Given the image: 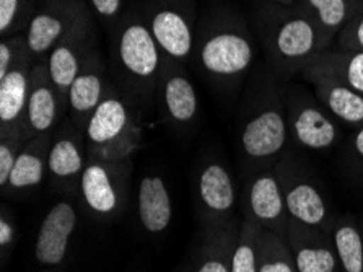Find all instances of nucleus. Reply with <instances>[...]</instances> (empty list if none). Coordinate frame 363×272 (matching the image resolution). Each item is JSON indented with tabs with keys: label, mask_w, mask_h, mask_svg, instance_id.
Wrapping results in <instances>:
<instances>
[{
	"label": "nucleus",
	"mask_w": 363,
	"mask_h": 272,
	"mask_svg": "<svg viewBox=\"0 0 363 272\" xmlns=\"http://www.w3.org/2000/svg\"><path fill=\"white\" fill-rule=\"evenodd\" d=\"M264 48L277 74H301L318 55L326 51L320 31L295 7L271 4L259 15Z\"/></svg>",
	"instance_id": "nucleus-1"
},
{
	"label": "nucleus",
	"mask_w": 363,
	"mask_h": 272,
	"mask_svg": "<svg viewBox=\"0 0 363 272\" xmlns=\"http://www.w3.org/2000/svg\"><path fill=\"white\" fill-rule=\"evenodd\" d=\"M290 132L282 93L276 87L257 97L240 127V152L251 171L274 168L282 158Z\"/></svg>",
	"instance_id": "nucleus-2"
},
{
	"label": "nucleus",
	"mask_w": 363,
	"mask_h": 272,
	"mask_svg": "<svg viewBox=\"0 0 363 272\" xmlns=\"http://www.w3.org/2000/svg\"><path fill=\"white\" fill-rule=\"evenodd\" d=\"M139 146L140 126L134 111L113 87H108L85 129L88 160L129 162Z\"/></svg>",
	"instance_id": "nucleus-3"
},
{
	"label": "nucleus",
	"mask_w": 363,
	"mask_h": 272,
	"mask_svg": "<svg viewBox=\"0 0 363 272\" xmlns=\"http://www.w3.org/2000/svg\"><path fill=\"white\" fill-rule=\"evenodd\" d=\"M274 168L282 183L289 217L301 225L333 233L337 215L316 178L291 153L280 158Z\"/></svg>",
	"instance_id": "nucleus-4"
},
{
	"label": "nucleus",
	"mask_w": 363,
	"mask_h": 272,
	"mask_svg": "<svg viewBox=\"0 0 363 272\" xmlns=\"http://www.w3.org/2000/svg\"><path fill=\"white\" fill-rule=\"evenodd\" d=\"M116 62L121 74L137 93L148 95L160 82L162 51L150 28L142 20L121 26L116 40Z\"/></svg>",
	"instance_id": "nucleus-5"
},
{
	"label": "nucleus",
	"mask_w": 363,
	"mask_h": 272,
	"mask_svg": "<svg viewBox=\"0 0 363 272\" xmlns=\"http://www.w3.org/2000/svg\"><path fill=\"white\" fill-rule=\"evenodd\" d=\"M79 192L93 217H119L129 197V162L88 160L79 181Z\"/></svg>",
	"instance_id": "nucleus-6"
},
{
	"label": "nucleus",
	"mask_w": 363,
	"mask_h": 272,
	"mask_svg": "<svg viewBox=\"0 0 363 272\" xmlns=\"http://www.w3.org/2000/svg\"><path fill=\"white\" fill-rule=\"evenodd\" d=\"M255 44L246 28L225 26L206 36L199 48L202 69L220 80H235L250 70Z\"/></svg>",
	"instance_id": "nucleus-7"
},
{
	"label": "nucleus",
	"mask_w": 363,
	"mask_h": 272,
	"mask_svg": "<svg viewBox=\"0 0 363 272\" xmlns=\"http://www.w3.org/2000/svg\"><path fill=\"white\" fill-rule=\"evenodd\" d=\"M289 132L295 143L313 152H328L340 141V124L306 93H291L285 104Z\"/></svg>",
	"instance_id": "nucleus-8"
},
{
	"label": "nucleus",
	"mask_w": 363,
	"mask_h": 272,
	"mask_svg": "<svg viewBox=\"0 0 363 272\" xmlns=\"http://www.w3.org/2000/svg\"><path fill=\"white\" fill-rule=\"evenodd\" d=\"M88 23L85 5L77 2L52 0L48 9L31 16L26 28V48L31 58H41L49 54L59 43Z\"/></svg>",
	"instance_id": "nucleus-9"
},
{
	"label": "nucleus",
	"mask_w": 363,
	"mask_h": 272,
	"mask_svg": "<svg viewBox=\"0 0 363 272\" xmlns=\"http://www.w3.org/2000/svg\"><path fill=\"white\" fill-rule=\"evenodd\" d=\"M243 207L245 217L255 220L261 229L287 236L290 217L276 168L251 175L243 192Z\"/></svg>",
	"instance_id": "nucleus-10"
},
{
	"label": "nucleus",
	"mask_w": 363,
	"mask_h": 272,
	"mask_svg": "<svg viewBox=\"0 0 363 272\" xmlns=\"http://www.w3.org/2000/svg\"><path fill=\"white\" fill-rule=\"evenodd\" d=\"M196 201L206 230L233 224L236 187L232 173L222 162L202 166L196 180Z\"/></svg>",
	"instance_id": "nucleus-11"
},
{
	"label": "nucleus",
	"mask_w": 363,
	"mask_h": 272,
	"mask_svg": "<svg viewBox=\"0 0 363 272\" xmlns=\"http://www.w3.org/2000/svg\"><path fill=\"white\" fill-rule=\"evenodd\" d=\"M79 225V209L69 199H60L46 215L35 240V258L41 266L57 268L67 258L69 245Z\"/></svg>",
	"instance_id": "nucleus-12"
},
{
	"label": "nucleus",
	"mask_w": 363,
	"mask_h": 272,
	"mask_svg": "<svg viewBox=\"0 0 363 272\" xmlns=\"http://www.w3.org/2000/svg\"><path fill=\"white\" fill-rule=\"evenodd\" d=\"M285 240L294 254L296 272H342L333 233L290 219Z\"/></svg>",
	"instance_id": "nucleus-13"
},
{
	"label": "nucleus",
	"mask_w": 363,
	"mask_h": 272,
	"mask_svg": "<svg viewBox=\"0 0 363 272\" xmlns=\"http://www.w3.org/2000/svg\"><path fill=\"white\" fill-rule=\"evenodd\" d=\"M64 113L65 109L60 103L56 87L49 77L48 64H38L31 70L30 95L25 116V134L28 141L52 134Z\"/></svg>",
	"instance_id": "nucleus-14"
},
{
	"label": "nucleus",
	"mask_w": 363,
	"mask_h": 272,
	"mask_svg": "<svg viewBox=\"0 0 363 272\" xmlns=\"http://www.w3.org/2000/svg\"><path fill=\"white\" fill-rule=\"evenodd\" d=\"M108 92L106 74L104 65L95 49L88 53L84 67L79 77L72 83L67 97V113L69 121L82 134L85 136V129L91 114L95 113L98 104L103 102Z\"/></svg>",
	"instance_id": "nucleus-15"
},
{
	"label": "nucleus",
	"mask_w": 363,
	"mask_h": 272,
	"mask_svg": "<svg viewBox=\"0 0 363 272\" xmlns=\"http://www.w3.org/2000/svg\"><path fill=\"white\" fill-rule=\"evenodd\" d=\"M86 162L85 136L70 121L62 129L54 131L48 157V173L54 185L60 187L79 186Z\"/></svg>",
	"instance_id": "nucleus-16"
},
{
	"label": "nucleus",
	"mask_w": 363,
	"mask_h": 272,
	"mask_svg": "<svg viewBox=\"0 0 363 272\" xmlns=\"http://www.w3.org/2000/svg\"><path fill=\"white\" fill-rule=\"evenodd\" d=\"M301 75L315 88L318 102L340 126L349 127L352 131L360 129L363 126V95L321 72L305 69Z\"/></svg>",
	"instance_id": "nucleus-17"
},
{
	"label": "nucleus",
	"mask_w": 363,
	"mask_h": 272,
	"mask_svg": "<svg viewBox=\"0 0 363 272\" xmlns=\"http://www.w3.org/2000/svg\"><path fill=\"white\" fill-rule=\"evenodd\" d=\"M88 25L77 30L72 35L59 43L51 53L48 54L49 77L56 87L64 109L67 111V97L77 77H79L84 62L88 55Z\"/></svg>",
	"instance_id": "nucleus-18"
},
{
	"label": "nucleus",
	"mask_w": 363,
	"mask_h": 272,
	"mask_svg": "<svg viewBox=\"0 0 363 272\" xmlns=\"http://www.w3.org/2000/svg\"><path fill=\"white\" fill-rule=\"evenodd\" d=\"M153 38L163 54L173 60H186L192 53L194 28L189 16L183 10L163 5L148 18Z\"/></svg>",
	"instance_id": "nucleus-19"
},
{
	"label": "nucleus",
	"mask_w": 363,
	"mask_h": 272,
	"mask_svg": "<svg viewBox=\"0 0 363 272\" xmlns=\"http://www.w3.org/2000/svg\"><path fill=\"white\" fill-rule=\"evenodd\" d=\"M160 92L164 116L169 123L178 127L196 123L199 113L196 87L174 65L164 69L160 75Z\"/></svg>",
	"instance_id": "nucleus-20"
},
{
	"label": "nucleus",
	"mask_w": 363,
	"mask_h": 272,
	"mask_svg": "<svg viewBox=\"0 0 363 272\" xmlns=\"http://www.w3.org/2000/svg\"><path fill=\"white\" fill-rule=\"evenodd\" d=\"M31 72L28 59L21 60L0 80V132L25 131L26 104L30 95Z\"/></svg>",
	"instance_id": "nucleus-21"
},
{
	"label": "nucleus",
	"mask_w": 363,
	"mask_h": 272,
	"mask_svg": "<svg viewBox=\"0 0 363 272\" xmlns=\"http://www.w3.org/2000/svg\"><path fill=\"white\" fill-rule=\"evenodd\" d=\"M137 214L144 230L158 235L168 229L173 219V204L167 183L158 175H147L137 191Z\"/></svg>",
	"instance_id": "nucleus-22"
},
{
	"label": "nucleus",
	"mask_w": 363,
	"mask_h": 272,
	"mask_svg": "<svg viewBox=\"0 0 363 272\" xmlns=\"http://www.w3.org/2000/svg\"><path fill=\"white\" fill-rule=\"evenodd\" d=\"M52 137L54 132L35 137L20 150L4 192H23L41 185L46 178L48 157Z\"/></svg>",
	"instance_id": "nucleus-23"
},
{
	"label": "nucleus",
	"mask_w": 363,
	"mask_h": 272,
	"mask_svg": "<svg viewBox=\"0 0 363 272\" xmlns=\"http://www.w3.org/2000/svg\"><path fill=\"white\" fill-rule=\"evenodd\" d=\"M295 9L316 26L326 51L352 20L347 0H296Z\"/></svg>",
	"instance_id": "nucleus-24"
},
{
	"label": "nucleus",
	"mask_w": 363,
	"mask_h": 272,
	"mask_svg": "<svg viewBox=\"0 0 363 272\" xmlns=\"http://www.w3.org/2000/svg\"><path fill=\"white\" fill-rule=\"evenodd\" d=\"M306 69L331 75L363 95V51L328 49L318 55Z\"/></svg>",
	"instance_id": "nucleus-25"
},
{
	"label": "nucleus",
	"mask_w": 363,
	"mask_h": 272,
	"mask_svg": "<svg viewBox=\"0 0 363 272\" xmlns=\"http://www.w3.org/2000/svg\"><path fill=\"white\" fill-rule=\"evenodd\" d=\"M238 229L232 224L223 229L206 230L196 272H232V254Z\"/></svg>",
	"instance_id": "nucleus-26"
},
{
	"label": "nucleus",
	"mask_w": 363,
	"mask_h": 272,
	"mask_svg": "<svg viewBox=\"0 0 363 272\" xmlns=\"http://www.w3.org/2000/svg\"><path fill=\"white\" fill-rule=\"evenodd\" d=\"M333 240L342 272H363V236L355 215L344 214L337 217Z\"/></svg>",
	"instance_id": "nucleus-27"
},
{
	"label": "nucleus",
	"mask_w": 363,
	"mask_h": 272,
	"mask_svg": "<svg viewBox=\"0 0 363 272\" xmlns=\"http://www.w3.org/2000/svg\"><path fill=\"white\" fill-rule=\"evenodd\" d=\"M262 230L255 220L243 217L232 254V272H257Z\"/></svg>",
	"instance_id": "nucleus-28"
},
{
	"label": "nucleus",
	"mask_w": 363,
	"mask_h": 272,
	"mask_svg": "<svg viewBox=\"0 0 363 272\" xmlns=\"http://www.w3.org/2000/svg\"><path fill=\"white\" fill-rule=\"evenodd\" d=\"M257 272H296L294 254L285 238L262 230Z\"/></svg>",
	"instance_id": "nucleus-29"
},
{
	"label": "nucleus",
	"mask_w": 363,
	"mask_h": 272,
	"mask_svg": "<svg viewBox=\"0 0 363 272\" xmlns=\"http://www.w3.org/2000/svg\"><path fill=\"white\" fill-rule=\"evenodd\" d=\"M28 143L25 131L0 132V186L5 190L20 150Z\"/></svg>",
	"instance_id": "nucleus-30"
},
{
	"label": "nucleus",
	"mask_w": 363,
	"mask_h": 272,
	"mask_svg": "<svg viewBox=\"0 0 363 272\" xmlns=\"http://www.w3.org/2000/svg\"><path fill=\"white\" fill-rule=\"evenodd\" d=\"M337 49L363 51V15L354 16L337 38Z\"/></svg>",
	"instance_id": "nucleus-31"
},
{
	"label": "nucleus",
	"mask_w": 363,
	"mask_h": 272,
	"mask_svg": "<svg viewBox=\"0 0 363 272\" xmlns=\"http://www.w3.org/2000/svg\"><path fill=\"white\" fill-rule=\"evenodd\" d=\"M25 13V0H0V31L12 33Z\"/></svg>",
	"instance_id": "nucleus-32"
},
{
	"label": "nucleus",
	"mask_w": 363,
	"mask_h": 272,
	"mask_svg": "<svg viewBox=\"0 0 363 272\" xmlns=\"http://www.w3.org/2000/svg\"><path fill=\"white\" fill-rule=\"evenodd\" d=\"M16 238V225L12 217V214L5 212L2 209V215H0V251H2L4 263L10 253H12Z\"/></svg>",
	"instance_id": "nucleus-33"
},
{
	"label": "nucleus",
	"mask_w": 363,
	"mask_h": 272,
	"mask_svg": "<svg viewBox=\"0 0 363 272\" xmlns=\"http://www.w3.org/2000/svg\"><path fill=\"white\" fill-rule=\"evenodd\" d=\"M347 155L350 170L354 171L359 180H363V126L352 136Z\"/></svg>",
	"instance_id": "nucleus-34"
},
{
	"label": "nucleus",
	"mask_w": 363,
	"mask_h": 272,
	"mask_svg": "<svg viewBox=\"0 0 363 272\" xmlns=\"http://www.w3.org/2000/svg\"><path fill=\"white\" fill-rule=\"evenodd\" d=\"M124 0H90V7L98 18L116 20L123 12Z\"/></svg>",
	"instance_id": "nucleus-35"
},
{
	"label": "nucleus",
	"mask_w": 363,
	"mask_h": 272,
	"mask_svg": "<svg viewBox=\"0 0 363 272\" xmlns=\"http://www.w3.org/2000/svg\"><path fill=\"white\" fill-rule=\"evenodd\" d=\"M347 4L352 10V18L363 15V0H347Z\"/></svg>",
	"instance_id": "nucleus-36"
},
{
	"label": "nucleus",
	"mask_w": 363,
	"mask_h": 272,
	"mask_svg": "<svg viewBox=\"0 0 363 272\" xmlns=\"http://www.w3.org/2000/svg\"><path fill=\"white\" fill-rule=\"evenodd\" d=\"M271 4H277V5H284V7H295L296 0H267Z\"/></svg>",
	"instance_id": "nucleus-37"
},
{
	"label": "nucleus",
	"mask_w": 363,
	"mask_h": 272,
	"mask_svg": "<svg viewBox=\"0 0 363 272\" xmlns=\"http://www.w3.org/2000/svg\"><path fill=\"white\" fill-rule=\"evenodd\" d=\"M360 230H362V236H363V219H362V222H360Z\"/></svg>",
	"instance_id": "nucleus-38"
},
{
	"label": "nucleus",
	"mask_w": 363,
	"mask_h": 272,
	"mask_svg": "<svg viewBox=\"0 0 363 272\" xmlns=\"http://www.w3.org/2000/svg\"><path fill=\"white\" fill-rule=\"evenodd\" d=\"M64 2H77V0H64Z\"/></svg>",
	"instance_id": "nucleus-39"
}]
</instances>
